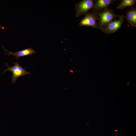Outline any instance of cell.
Instances as JSON below:
<instances>
[{
	"instance_id": "8",
	"label": "cell",
	"mask_w": 136,
	"mask_h": 136,
	"mask_svg": "<svg viewBox=\"0 0 136 136\" xmlns=\"http://www.w3.org/2000/svg\"><path fill=\"white\" fill-rule=\"evenodd\" d=\"M126 20L133 27H136V8L131 7L130 10L127 11L125 16Z\"/></svg>"
},
{
	"instance_id": "7",
	"label": "cell",
	"mask_w": 136,
	"mask_h": 136,
	"mask_svg": "<svg viewBox=\"0 0 136 136\" xmlns=\"http://www.w3.org/2000/svg\"><path fill=\"white\" fill-rule=\"evenodd\" d=\"M3 48L4 49L5 52L7 51L9 55H11L15 56L16 58L18 60V58L20 57L26 56L28 55L34 54L36 53V51L32 48H27L24 50L17 51L15 53L9 51L2 46Z\"/></svg>"
},
{
	"instance_id": "5",
	"label": "cell",
	"mask_w": 136,
	"mask_h": 136,
	"mask_svg": "<svg viewBox=\"0 0 136 136\" xmlns=\"http://www.w3.org/2000/svg\"><path fill=\"white\" fill-rule=\"evenodd\" d=\"M124 15H121L118 20L114 19L110 22L102 29L101 31L106 34H109L116 32L121 28L124 21Z\"/></svg>"
},
{
	"instance_id": "9",
	"label": "cell",
	"mask_w": 136,
	"mask_h": 136,
	"mask_svg": "<svg viewBox=\"0 0 136 136\" xmlns=\"http://www.w3.org/2000/svg\"><path fill=\"white\" fill-rule=\"evenodd\" d=\"M136 2L135 0H122L118 5L116 8L118 9L123 10L125 8L129 7H131L134 5Z\"/></svg>"
},
{
	"instance_id": "4",
	"label": "cell",
	"mask_w": 136,
	"mask_h": 136,
	"mask_svg": "<svg viewBox=\"0 0 136 136\" xmlns=\"http://www.w3.org/2000/svg\"><path fill=\"white\" fill-rule=\"evenodd\" d=\"M85 17L82 19L79 23L81 26H89L100 29L97 21L99 20V18L97 14L94 12H88L85 15Z\"/></svg>"
},
{
	"instance_id": "6",
	"label": "cell",
	"mask_w": 136,
	"mask_h": 136,
	"mask_svg": "<svg viewBox=\"0 0 136 136\" xmlns=\"http://www.w3.org/2000/svg\"><path fill=\"white\" fill-rule=\"evenodd\" d=\"M115 1V0H94L93 12L97 13L109 9L110 6Z\"/></svg>"
},
{
	"instance_id": "10",
	"label": "cell",
	"mask_w": 136,
	"mask_h": 136,
	"mask_svg": "<svg viewBox=\"0 0 136 136\" xmlns=\"http://www.w3.org/2000/svg\"><path fill=\"white\" fill-rule=\"evenodd\" d=\"M69 72H70V73H73V71L72 70H69Z\"/></svg>"
},
{
	"instance_id": "2",
	"label": "cell",
	"mask_w": 136,
	"mask_h": 136,
	"mask_svg": "<svg viewBox=\"0 0 136 136\" xmlns=\"http://www.w3.org/2000/svg\"><path fill=\"white\" fill-rule=\"evenodd\" d=\"M14 64L13 66H9L8 64L6 63V65L7 67V69L5 70L2 73L7 71H10L12 73V82L15 83L18 78L20 76H24L26 75L31 74V73L27 72L25 68L20 66L18 62H13Z\"/></svg>"
},
{
	"instance_id": "1",
	"label": "cell",
	"mask_w": 136,
	"mask_h": 136,
	"mask_svg": "<svg viewBox=\"0 0 136 136\" xmlns=\"http://www.w3.org/2000/svg\"><path fill=\"white\" fill-rule=\"evenodd\" d=\"M96 13L99 18V21L98 24L100 30H101L105 26L112 21L114 19L119 18L121 16L116 14L112 10L109 8Z\"/></svg>"
},
{
	"instance_id": "3",
	"label": "cell",
	"mask_w": 136,
	"mask_h": 136,
	"mask_svg": "<svg viewBox=\"0 0 136 136\" xmlns=\"http://www.w3.org/2000/svg\"><path fill=\"white\" fill-rule=\"evenodd\" d=\"M94 2L93 0H83L76 4V17H79L88 13L89 11L93 8Z\"/></svg>"
}]
</instances>
